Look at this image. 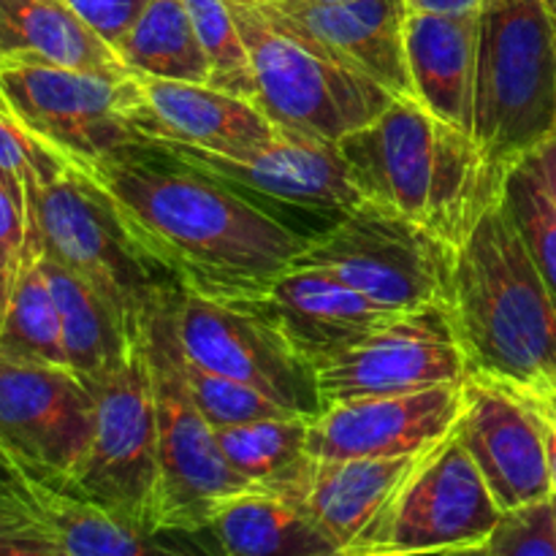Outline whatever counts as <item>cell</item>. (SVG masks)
<instances>
[{
  "label": "cell",
  "instance_id": "cell-1",
  "mask_svg": "<svg viewBox=\"0 0 556 556\" xmlns=\"http://www.w3.org/2000/svg\"><path fill=\"white\" fill-rule=\"evenodd\" d=\"M81 172L106 190L139 248L199 296L255 304L309 242L237 188L155 144Z\"/></svg>",
  "mask_w": 556,
  "mask_h": 556
},
{
  "label": "cell",
  "instance_id": "cell-2",
  "mask_svg": "<svg viewBox=\"0 0 556 556\" xmlns=\"http://www.w3.org/2000/svg\"><path fill=\"white\" fill-rule=\"evenodd\" d=\"M340 150L362 201L405 217L451 250L503 190L505 174L478 141L416 98H394L372 123L348 134Z\"/></svg>",
  "mask_w": 556,
  "mask_h": 556
},
{
  "label": "cell",
  "instance_id": "cell-3",
  "mask_svg": "<svg viewBox=\"0 0 556 556\" xmlns=\"http://www.w3.org/2000/svg\"><path fill=\"white\" fill-rule=\"evenodd\" d=\"M448 307L472 375L525 391L556 389V296L503 190L454 250Z\"/></svg>",
  "mask_w": 556,
  "mask_h": 556
},
{
  "label": "cell",
  "instance_id": "cell-4",
  "mask_svg": "<svg viewBox=\"0 0 556 556\" xmlns=\"http://www.w3.org/2000/svg\"><path fill=\"white\" fill-rule=\"evenodd\" d=\"M27 237L63 264L119 315L139 345L152 315L182 288L139 248L106 190L74 163L47 179H30Z\"/></svg>",
  "mask_w": 556,
  "mask_h": 556
},
{
  "label": "cell",
  "instance_id": "cell-5",
  "mask_svg": "<svg viewBox=\"0 0 556 556\" xmlns=\"http://www.w3.org/2000/svg\"><path fill=\"white\" fill-rule=\"evenodd\" d=\"M556 134V20L546 0H481L472 139L497 172Z\"/></svg>",
  "mask_w": 556,
  "mask_h": 556
},
{
  "label": "cell",
  "instance_id": "cell-6",
  "mask_svg": "<svg viewBox=\"0 0 556 556\" xmlns=\"http://www.w3.org/2000/svg\"><path fill=\"white\" fill-rule=\"evenodd\" d=\"M228 3L253 65L255 106L275 125L340 144L394 103L386 87L315 47L266 5Z\"/></svg>",
  "mask_w": 556,
  "mask_h": 556
},
{
  "label": "cell",
  "instance_id": "cell-7",
  "mask_svg": "<svg viewBox=\"0 0 556 556\" xmlns=\"http://www.w3.org/2000/svg\"><path fill=\"white\" fill-rule=\"evenodd\" d=\"M177 299L152 315L141 337L157 418L155 519L161 527L206 530L217 505L255 486L228 465L215 429L206 424L190 396L182 345L174 320Z\"/></svg>",
  "mask_w": 556,
  "mask_h": 556
},
{
  "label": "cell",
  "instance_id": "cell-8",
  "mask_svg": "<svg viewBox=\"0 0 556 556\" xmlns=\"http://www.w3.org/2000/svg\"><path fill=\"white\" fill-rule=\"evenodd\" d=\"M0 109L38 144L79 168L150 144L136 128L141 87L130 71L0 68Z\"/></svg>",
  "mask_w": 556,
  "mask_h": 556
},
{
  "label": "cell",
  "instance_id": "cell-9",
  "mask_svg": "<svg viewBox=\"0 0 556 556\" xmlns=\"http://www.w3.org/2000/svg\"><path fill=\"white\" fill-rule=\"evenodd\" d=\"M293 264L329 271L391 313L448 304L454 250L405 217L362 201L309 237Z\"/></svg>",
  "mask_w": 556,
  "mask_h": 556
},
{
  "label": "cell",
  "instance_id": "cell-10",
  "mask_svg": "<svg viewBox=\"0 0 556 556\" xmlns=\"http://www.w3.org/2000/svg\"><path fill=\"white\" fill-rule=\"evenodd\" d=\"M96 427L71 492L106 514L157 525V418L150 364L141 342L109 378L87 386Z\"/></svg>",
  "mask_w": 556,
  "mask_h": 556
},
{
  "label": "cell",
  "instance_id": "cell-11",
  "mask_svg": "<svg viewBox=\"0 0 556 556\" xmlns=\"http://www.w3.org/2000/svg\"><path fill=\"white\" fill-rule=\"evenodd\" d=\"M500 516L503 510L454 429L424 451L356 556H407L481 546Z\"/></svg>",
  "mask_w": 556,
  "mask_h": 556
},
{
  "label": "cell",
  "instance_id": "cell-12",
  "mask_svg": "<svg viewBox=\"0 0 556 556\" xmlns=\"http://www.w3.org/2000/svg\"><path fill=\"white\" fill-rule=\"evenodd\" d=\"M174 320L188 362L261 391L293 416L324 410L313 362L253 304L182 291Z\"/></svg>",
  "mask_w": 556,
  "mask_h": 556
},
{
  "label": "cell",
  "instance_id": "cell-13",
  "mask_svg": "<svg viewBox=\"0 0 556 556\" xmlns=\"http://www.w3.org/2000/svg\"><path fill=\"white\" fill-rule=\"evenodd\" d=\"M313 367L324 407L465 383L472 375L448 304L396 315L340 351L320 356Z\"/></svg>",
  "mask_w": 556,
  "mask_h": 556
},
{
  "label": "cell",
  "instance_id": "cell-14",
  "mask_svg": "<svg viewBox=\"0 0 556 556\" xmlns=\"http://www.w3.org/2000/svg\"><path fill=\"white\" fill-rule=\"evenodd\" d=\"M92 427L96 402L68 367L0 358V448L16 470L71 486Z\"/></svg>",
  "mask_w": 556,
  "mask_h": 556
},
{
  "label": "cell",
  "instance_id": "cell-15",
  "mask_svg": "<svg viewBox=\"0 0 556 556\" xmlns=\"http://www.w3.org/2000/svg\"><path fill=\"white\" fill-rule=\"evenodd\" d=\"M188 166L277 204L348 212L362 204L340 144L277 125L271 141L242 155H215L199 147L150 141Z\"/></svg>",
  "mask_w": 556,
  "mask_h": 556
},
{
  "label": "cell",
  "instance_id": "cell-16",
  "mask_svg": "<svg viewBox=\"0 0 556 556\" xmlns=\"http://www.w3.org/2000/svg\"><path fill=\"white\" fill-rule=\"evenodd\" d=\"M465 383H445L410 394L364 396L326 405L309 418L313 459H391L416 456L454 432Z\"/></svg>",
  "mask_w": 556,
  "mask_h": 556
},
{
  "label": "cell",
  "instance_id": "cell-17",
  "mask_svg": "<svg viewBox=\"0 0 556 556\" xmlns=\"http://www.w3.org/2000/svg\"><path fill=\"white\" fill-rule=\"evenodd\" d=\"M454 429L500 510L552 497L541 424L519 389L470 375Z\"/></svg>",
  "mask_w": 556,
  "mask_h": 556
},
{
  "label": "cell",
  "instance_id": "cell-18",
  "mask_svg": "<svg viewBox=\"0 0 556 556\" xmlns=\"http://www.w3.org/2000/svg\"><path fill=\"white\" fill-rule=\"evenodd\" d=\"M258 5H266L315 47L378 81L394 98H413L405 60V0H358L345 5L277 0Z\"/></svg>",
  "mask_w": 556,
  "mask_h": 556
},
{
  "label": "cell",
  "instance_id": "cell-19",
  "mask_svg": "<svg viewBox=\"0 0 556 556\" xmlns=\"http://www.w3.org/2000/svg\"><path fill=\"white\" fill-rule=\"evenodd\" d=\"M33 521L68 556H223L212 527L177 530L119 519L71 489L25 476Z\"/></svg>",
  "mask_w": 556,
  "mask_h": 556
},
{
  "label": "cell",
  "instance_id": "cell-20",
  "mask_svg": "<svg viewBox=\"0 0 556 556\" xmlns=\"http://www.w3.org/2000/svg\"><path fill=\"white\" fill-rule=\"evenodd\" d=\"M136 128L147 141L199 147L215 155H242L271 141L277 125L253 101L210 85L139 76Z\"/></svg>",
  "mask_w": 556,
  "mask_h": 556
},
{
  "label": "cell",
  "instance_id": "cell-21",
  "mask_svg": "<svg viewBox=\"0 0 556 556\" xmlns=\"http://www.w3.org/2000/svg\"><path fill=\"white\" fill-rule=\"evenodd\" d=\"M253 307L275 320L277 329L309 362L340 351L348 342L402 315L369 302L329 271L299 264L282 271Z\"/></svg>",
  "mask_w": 556,
  "mask_h": 556
},
{
  "label": "cell",
  "instance_id": "cell-22",
  "mask_svg": "<svg viewBox=\"0 0 556 556\" xmlns=\"http://www.w3.org/2000/svg\"><path fill=\"white\" fill-rule=\"evenodd\" d=\"M405 60L413 98L427 112L472 136L478 76V11H407Z\"/></svg>",
  "mask_w": 556,
  "mask_h": 556
},
{
  "label": "cell",
  "instance_id": "cell-23",
  "mask_svg": "<svg viewBox=\"0 0 556 556\" xmlns=\"http://www.w3.org/2000/svg\"><path fill=\"white\" fill-rule=\"evenodd\" d=\"M418 459L421 454L391 459H313L293 500L329 532L342 556H356Z\"/></svg>",
  "mask_w": 556,
  "mask_h": 556
},
{
  "label": "cell",
  "instance_id": "cell-24",
  "mask_svg": "<svg viewBox=\"0 0 556 556\" xmlns=\"http://www.w3.org/2000/svg\"><path fill=\"white\" fill-rule=\"evenodd\" d=\"M16 65L128 71L68 0H0V68Z\"/></svg>",
  "mask_w": 556,
  "mask_h": 556
},
{
  "label": "cell",
  "instance_id": "cell-25",
  "mask_svg": "<svg viewBox=\"0 0 556 556\" xmlns=\"http://www.w3.org/2000/svg\"><path fill=\"white\" fill-rule=\"evenodd\" d=\"M223 556H342L299 500L250 489L217 505L210 521Z\"/></svg>",
  "mask_w": 556,
  "mask_h": 556
},
{
  "label": "cell",
  "instance_id": "cell-26",
  "mask_svg": "<svg viewBox=\"0 0 556 556\" xmlns=\"http://www.w3.org/2000/svg\"><path fill=\"white\" fill-rule=\"evenodd\" d=\"M41 269L58 304L68 369L85 386L109 378L136 351L125 324L96 288L43 253Z\"/></svg>",
  "mask_w": 556,
  "mask_h": 556
},
{
  "label": "cell",
  "instance_id": "cell-27",
  "mask_svg": "<svg viewBox=\"0 0 556 556\" xmlns=\"http://www.w3.org/2000/svg\"><path fill=\"white\" fill-rule=\"evenodd\" d=\"M228 465L255 489L293 497L307 476L309 418L280 416L215 429Z\"/></svg>",
  "mask_w": 556,
  "mask_h": 556
},
{
  "label": "cell",
  "instance_id": "cell-28",
  "mask_svg": "<svg viewBox=\"0 0 556 556\" xmlns=\"http://www.w3.org/2000/svg\"><path fill=\"white\" fill-rule=\"evenodd\" d=\"M114 52L136 76L210 85V63L185 0H147Z\"/></svg>",
  "mask_w": 556,
  "mask_h": 556
},
{
  "label": "cell",
  "instance_id": "cell-29",
  "mask_svg": "<svg viewBox=\"0 0 556 556\" xmlns=\"http://www.w3.org/2000/svg\"><path fill=\"white\" fill-rule=\"evenodd\" d=\"M0 358L68 367L58 304L41 269V250L27 237L0 324Z\"/></svg>",
  "mask_w": 556,
  "mask_h": 556
},
{
  "label": "cell",
  "instance_id": "cell-30",
  "mask_svg": "<svg viewBox=\"0 0 556 556\" xmlns=\"http://www.w3.org/2000/svg\"><path fill=\"white\" fill-rule=\"evenodd\" d=\"M193 30L210 63V87L255 103V79L248 47L228 0H185Z\"/></svg>",
  "mask_w": 556,
  "mask_h": 556
},
{
  "label": "cell",
  "instance_id": "cell-31",
  "mask_svg": "<svg viewBox=\"0 0 556 556\" xmlns=\"http://www.w3.org/2000/svg\"><path fill=\"white\" fill-rule=\"evenodd\" d=\"M503 204L508 206L527 253L556 296V210L525 157L505 172Z\"/></svg>",
  "mask_w": 556,
  "mask_h": 556
},
{
  "label": "cell",
  "instance_id": "cell-32",
  "mask_svg": "<svg viewBox=\"0 0 556 556\" xmlns=\"http://www.w3.org/2000/svg\"><path fill=\"white\" fill-rule=\"evenodd\" d=\"M185 380H188V391L193 396L195 407H199V413L206 418L212 429L239 427V424L264 421V418L293 416V413H288L286 407L271 402L261 391L237 383L231 378H223L217 372H210V369L199 367V364L188 362V358H185Z\"/></svg>",
  "mask_w": 556,
  "mask_h": 556
},
{
  "label": "cell",
  "instance_id": "cell-33",
  "mask_svg": "<svg viewBox=\"0 0 556 556\" xmlns=\"http://www.w3.org/2000/svg\"><path fill=\"white\" fill-rule=\"evenodd\" d=\"M489 556H556L552 497L503 510L486 541Z\"/></svg>",
  "mask_w": 556,
  "mask_h": 556
},
{
  "label": "cell",
  "instance_id": "cell-34",
  "mask_svg": "<svg viewBox=\"0 0 556 556\" xmlns=\"http://www.w3.org/2000/svg\"><path fill=\"white\" fill-rule=\"evenodd\" d=\"M27 190L14 174L0 168V264L16 269L27 242Z\"/></svg>",
  "mask_w": 556,
  "mask_h": 556
},
{
  "label": "cell",
  "instance_id": "cell-35",
  "mask_svg": "<svg viewBox=\"0 0 556 556\" xmlns=\"http://www.w3.org/2000/svg\"><path fill=\"white\" fill-rule=\"evenodd\" d=\"M68 5L109 47L117 49V43L123 41V36L147 5V0H68Z\"/></svg>",
  "mask_w": 556,
  "mask_h": 556
},
{
  "label": "cell",
  "instance_id": "cell-36",
  "mask_svg": "<svg viewBox=\"0 0 556 556\" xmlns=\"http://www.w3.org/2000/svg\"><path fill=\"white\" fill-rule=\"evenodd\" d=\"M30 519L25 497V478L11 465L5 454H0V532L14 530Z\"/></svg>",
  "mask_w": 556,
  "mask_h": 556
},
{
  "label": "cell",
  "instance_id": "cell-37",
  "mask_svg": "<svg viewBox=\"0 0 556 556\" xmlns=\"http://www.w3.org/2000/svg\"><path fill=\"white\" fill-rule=\"evenodd\" d=\"M0 556H68L30 519L14 530L0 532Z\"/></svg>",
  "mask_w": 556,
  "mask_h": 556
},
{
  "label": "cell",
  "instance_id": "cell-38",
  "mask_svg": "<svg viewBox=\"0 0 556 556\" xmlns=\"http://www.w3.org/2000/svg\"><path fill=\"white\" fill-rule=\"evenodd\" d=\"M525 161L538 177L541 188L546 190V195L552 199L556 210V134L548 136L546 141H541L530 155H525Z\"/></svg>",
  "mask_w": 556,
  "mask_h": 556
},
{
  "label": "cell",
  "instance_id": "cell-39",
  "mask_svg": "<svg viewBox=\"0 0 556 556\" xmlns=\"http://www.w3.org/2000/svg\"><path fill=\"white\" fill-rule=\"evenodd\" d=\"M527 396V402L535 410L538 424H541L543 443H546V462H548V478H552V494H556V413L548 407V402L543 396L532 394V391L519 389Z\"/></svg>",
  "mask_w": 556,
  "mask_h": 556
},
{
  "label": "cell",
  "instance_id": "cell-40",
  "mask_svg": "<svg viewBox=\"0 0 556 556\" xmlns=\"http://www.w3.org/2000/svg\"><path fill=\"white\" fill-rule=\"evenodd\" d=\"M407 11H434V14H470L481 0H405Z\"/></svg>",
  "mask_w": 556,
  "mask_h": 556
},
{
  "label": "cell",
  "instance_id": "cell-41",
  "mask_svg": "<svg viewBox=\"0 0 556 556\" xmlns=\"http://www.w3.org/2000/svg\"><path fill=\"white\" fill-rule=\"evenodd\" d=\"M14 271L9 266L0 264V324H3L5 307H9V296H11V280H14Z\"/></svg>",
  "mask_w": 556,
  "mask_h": 556
},
{
  "label": "cell",
  "instance_id": "cell-42",
  "mask_svg": "<svg viewBox=\"0 0 556 556\" xmlns=\"http://www.w3.org/2000/svg\"><path fill=\"white\" fill-rule=\"evenodd\" d=\"M407 556H489V548H486V543H481V546H467V548H443V552L407 554Z\"/></svg>",
  "mask_w": 556,
  "mask_h": 556
},
{
  "label": "cell",
  "instance_id": "cell-43",
  "mask_svg": "<svg viewBox=\"0 0 556 556\" xmlns=\"http://www.w3.org/2000/svg\"><path fill=\"white\" fill-rule=\"evenodd\" d=\"M535 394H543L548 402H554V405H556V389H552V391H535Z\"/></svg>",
  "mask_w": 556,
  "mask_h": 556
},
{
  "label": "cell",
  "instance_id": "cell-44",
  "mask_svg": "<svg viewBox=\"0 0 556 556\" xmlns=\"http://www.w3.org/2000/svg\"><path fill=\"white\" fill-rule=\"evenodd\" d=\"M320 3H334V5H345V3H358V0H320Z\"/></svg>",
  "mask_w": 556,
  "mask_h": 556
},
{
  "label": "cell",
  "instance_id": "cell-45",
  "mask_svg": "<svg viewBox=\"0 0 556 556\" xmlns=\"http://www.w3.org/2000/svg\"><path fill=\"white\" fill-rule=\"evenodd\" d=\"M546 5H548V11H552L554 20H556V0H546Z\"/></svg>",
  "mask_w": 556,
  "mask_h": 556
},
{
  "label": "cell",
  "instance_id": "cell-46",
  "mask_svg": "<svg viewBox=\"0 0 556 556\" xmlns=\"http://www.w3.org/2000/svg\"><path fill=\"white\" fill-rule=\"evenodd\" d=\"M244 3H277V0H244Z\"/></svg>",
  "mask_w": 556,
  "mask_h": 556
},
{
  "label": "cell",
  "instance_id": "cell-47",
  "mask_svg": "<svg viewBox=\"0 0 556 556\" xmlns=\"http://www.w3.org/2000/svg\"><path fill=\"white\" fill-rule=\"evenodd\" d=\"M552 508H554V519H556V494H552Z\"/></svg>",
  "mask_w": 556,
  "mask_h": 556
},
{
  "label": "cell",
  "instance_id": "cell-48",
  "mask_svg": "<svg viewBox=\"0 0 556 556\" xmlns=\"http://www.w3.org/2000/svg\"><path fill=\"white\" fill-rule=\"evenodd\" d=\"M0 454H5V451H3V448H0Z\"/></svg>",
  "mask_w": 556,
  "mask_h": 556
},
{
  "label": "cell",
  "instance_id": "cell-49",
  "mask_svg": "<svg viewBox=\"0 0 556 556\" xmlns=\"http://www.w3.org/2000/svg\"><path fill=\"white\" fill-rule=\"evenodd\" d=\"M552 405H554V402H552Z\"/></svg>",
  "mask_w": 556,
  "mask_h": 556
}]
</instances>
